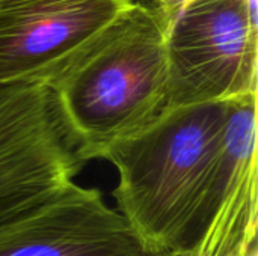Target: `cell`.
Instances as JSON below:
<instances>
[{
    "mask_svg": "<svg viewBox=\"0 0 258 256\" xmlns=\"http://www.w3.org/2000/svg\"><path fill=\"white\" fill-rule=\"evenodd\" d=\"M166 12L133 0L48 84L76 155L100 158L145 130L166 106Z\"/></svg>",
    "mask_w": 258,
    "mask_h": 256,
    "instance_id": "cell-1",
    "label": "cell"
},
{
    "mask_svg": "<svg viewBox=\"0 0 258 256\" xmlns=\"http://www.w3.org/2000/svg\"><path fill=\"white\" fill-rule=\"evenodd\" d=\"M227 103L163 110L104 154L118 172L116 211L150 255L184 249L219 151Z\"/></svg>",
    "mask_w": 258,
    "mask_h": 256,
    "instance_id": "cell-2",
    "label": "cell"
},
{
    "mask_svg": "<svg viewBox=\"0 0 258 256\" xmlns=\"http://www.w3.org/2000/svg\"><path fill=\"white\" fill-rule=\"evenodd\" d=\"M165 12L163 110L257 95V0H180Z\"/></svg>",
    "mask_w": 258,
    "mask_h": 256,
    "instance_id": "cell-3",
    "label": "cell"
},
{
    "mask_svg": "<svg viewBox=\"0 0 258 256\" xmlns=\"http://www.w3.org/2000/svg\"><path fill=\"white\" fill-rule=\"evenodd\" d=\"M83 166L47 84L0 86V225L60 193Z\"/></svg>",
    "mask_w": 258,
    "mask_h": 256,
    "instance_id": "cell-4",
    "label": "cell"
},
{
    "mask_svg": "<svg viewBox=\"0 0 258 256\" xmlns=\"http://www.w3.org/2000/svg\"><path fill=\"white\" fill-rule=\"evenodd\" d=\"M177 256H258L257 95L227 103L206 193L192 234Z\"/></svg>",
    "mask_w": 258,
    "mask_h": 256,
    "instance_id": "cell-5",
    "label": "cell"
},
{
    "mask_svg": "<svg viewBox=\"0 0 258 256\" xmlns=\"http://www.w3.org/2000/svg\"><path fill=\"white\" fill-rule=\"evenodd\" d=\"M130 0H0V86L54 81Z\"/></svg>",
    "mask_w": 258,
    "mask_h": 256,
    "instance_id": "cell-6",
    "label": "cell"
},
{
    "mask_svg": "<svg viewBox=\"0 0 258 256\" xmlns=\"http://www.w3.org/2000/svg\"><path fill=\"white\" fill-rule=\"evenodd\" d=\"M0 256H153L98 189L71 183L0 225Z\"/></svg>",
    "mask_w": 258,
    "mask_h": 256,
    "instance_id": "cell-7",
    "label": "cell"
},
{
    "mask_svg": "<svg viewBox=\"0 0 258 256\" xmlns=\"http://www.w3.org/2000/svg\"><path fill=\"white\" fill-rule=\"evenodd\" d=\"M130 2H133V0H130ZM142 2H148V3L157 5V6H160L163 11H166L169 6L175 5V3H177V2H180V0H142Z\"/></svg>",
    "mask_w": 258,
    "mask_h": 256,
    "instance_id": "cell-8",
    "label": "cell"
}]
</instances>
